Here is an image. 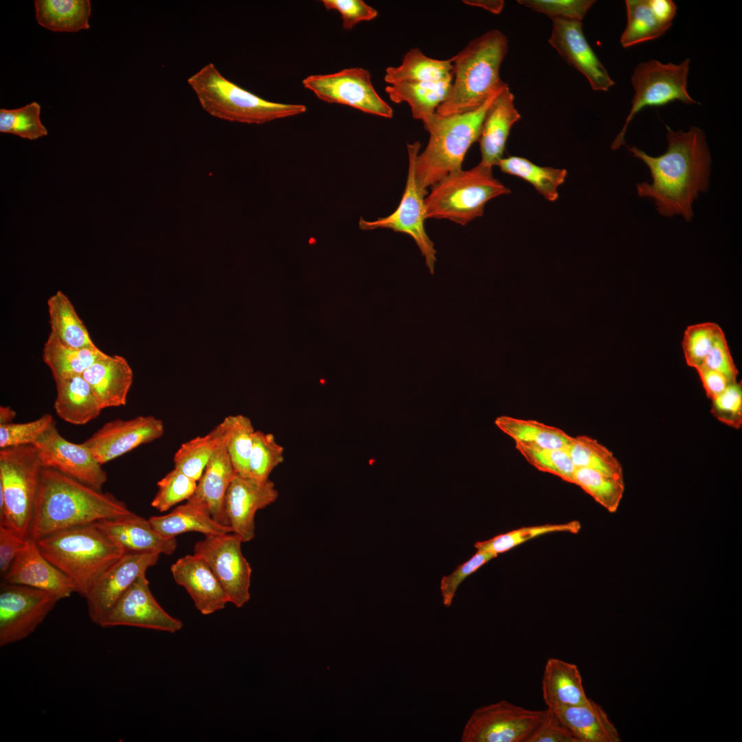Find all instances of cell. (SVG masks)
<instances>
[{"instance_id":"ee69618b","label":"cell","mask_w":742,"mask_h":742,"mask_svg":"<svg viewBox=\"0 0 742 742\" xmlns=\"http://www.w3.org/2000/svg\"><path fill=\"white\" fill-rule=\"evenodd\" d=\"M515 447L526 461L537 469L574 484L576 467L566 449L543 448L520 441H515Z\"/></svg>"},{"instance_id":"2e32d148","label":"cell","mask_w":742,"mask_h":742,"mask_svg":"<svg viewBox=\"0 0 742 742\" xmlns=\"http://www.w3.org/2000/svg\"><path fill=\"white\" fill-rule=\"evenodd\" d=\"M159 554L124 552L91 584L85 596L91 620L100 625L117 600L146 570L155 565Z\"/></svg>"},{"instance_id":"8992f818","label":"cell","mask_w":742,"mask_h":742,"mask_svg":"<svg viewBox=\"0 0 742 742\" xmlns=\"http://www.w3.org/2000/svg\"><path fill=\"white\" fill-rule=\"evenodd\" d=\"M187 82L201 108L219 119L261 124L304 113L306 106L267 100L225 78L212 63L190 76Z\"/></svg>"},{"instance_id":"f6af8a7d","label":"cell","mask_w":742,"mask_h":742,"mask_svg":"<svg viewBox=\"0 0 742 742\" xmlns=\"http://www.w3.org/2000/svg\"><path fill=\"white\" fill-rule=\"evenodd\" d=\"M41 106L32 102L14 109H0V132L35 140L47 135L40 118Z\"/></svg>"},{"instance_id":"d4e9b609","label":"cell","mask_w":742,"mask_h":742,"mask_svg":"<svg viewBox=\"0 0 742 742\" xmlns=\"http://www.w3.org/2000/svg\"><path fill=\"white\" fill-rule=\"evenodd\" d=\"M236 473L225 441L216 451L187 501L203 508L220 524L229 526L225 512V497Z\"/></svg>"},{"instance_id":"30bf717a","label":"cell","mask_w":742,"mask_h":742,"mask_svg":"<svg viewBox=\"0 0 742 742\" xmlns=\"http://www.w3.org/2000/svg\"><path fill=\"white\" fill-rule=\"evenodd\" d=\"M420 144L418 141L407 144L409 166L403 194L396 210L384 218L366 221L360 218L359 226L363 230L386 228L410 236L418 247L425 265L431 274L434 273L436 251L427 234L425 227L426 218L425 199L428 193L423 192L416 178L415 167Z\"/></svg>"},{"instance_id":"d590c367","label":"cell","mask_w":742,"mask_h":742,"mask_svg":"<svg viewBox=\"0 0 742 742\" xmlns=\"http://www.w3.org/2000/svg\"><path fill=\"white\" fill-rule=\"evenodd\" d=\"M495 424L515 441L543 448L567 449L573 438L559 428L534 420L502 416L496 418Z\"/></svg>"},{"instance_id":"ac0fdd59","label":"cell","mask_w":742,"mask_h":742,"mask_svg":"<svg viewBox=\"0 0 742 742\" xmlns=\"http://www.w3.org/2000/svg\"><path fill=\"white\" fill-rule=\"evenodd\" d=\"M164 433V425L160 419L153 416H139L106 423L83 443L102 465L159 438Z\"/></svg>"},{"instance_id":"9f6ffc18","label":"cell","mask_w":742,"mask_h":742,"mask_svg":"<svg viewBox=\"0 0 742 742\" xmlns=\"http://www.w3.org/2000/svg\"><path fill=\"white\" fill-rule=\"evenodd\" d=\"M702 366L721 373L730 383L737 382L739 371L724 333L715 342Z\"/></svg>"},{"instance_id":"f5cc1de1","label":"cell","mask_w":742,"mask_h":742,"mask_svg":"<svg viewBox=\"0 0 742 742\" xmlns=\"http://www.w3.org/2000/svg\"><path fill=\"white\" fill-rule=\"evenodd\" d=\"M495 557L497 556L493 554L477 550L474 555L458 566L452 573L443 576L440 581V591L444 606L449 607L451 605L458 587L465 578Z\"/></svg>"},{"instance_id":"7a4b0ae2","label":"cell","mask_w":742,"mask_h":742,"mask_svg":"<svg viewBox=\"0 0 742 742\" xmlns=\"http://www.w3.org/2000/svg\"><path fill=\"white\" fill-rule=\"evenodd\" d=\"M132 513L111 493L43 468L27 539L36 541L62 530Z\"/></svg>"},{"instance_id":"cb8c5ba5","label":"cell","mask_w":742,"mask_h":742,"mask_svg":"<svg viewBox=\"0 0 742 742\" xmlns=\"http://www.w3.org/2000/svg\"><path fill=\"white\" fill-rule=\"evenodd\" d=\"M520 117L514 104V95L507 85L488 107L482 122L477 139L481 164L490 168L498 165L503 158L510 128Z\"/></svg>"},{"instance_id":"1f68e13d","label":"cell","mask_w":742,"mask_h":742,"mask_svg":"<svg viewBox=\"0 0 742 742\" xmlns=\"http://www.w3.org/2000/svg\"><path fill=\"white\" fill-rule=\"evenodd\" d=\"M34 6L38 23L51 31L75 32L90 27L89 0H36Z\"/></svg>"},{"instance_id":"6125c7cd","label":"cell","mask_w":742,"mask_h":742,"mask_svg":"<svg viewBox=\"0 0 742 742\" xmlns=\"http://www.w3.org/2000/svg\"><path fill=\"white\" fill-rule=\"evenodd\" d=\"M16 412L9 406L0 407V425L12 423L15 418Z\"/></svg>"},{"instance_id":"db71d44e","label":"cell","mask_w":742,"mask_h":742,"mask_svg":"<svg viewBox=\"0 0 742 742\" xmlns=\"http://www.w3.org/2000/svg\"><path fill=\"white\" fill-rule=\"evenodd\" d=\"M525 742H578L571 730L558 715L547 708L537 726Z\"/></svg>"},{"instance_id":"ffe728a7","label":"cell","mask_w":742,"mask_h":742,"mask_svg":"<svg viewBox=\"0 0 742 742\" xmlns=\"http://www.w3.org/2000/svg\"><path fill=\"white\" fill-rule=\"evenodd\" d=\"M549 43L565 62L584 75L593 90L607 91L614 82L588 43L582 21L552 19Z\"/></svg>"},{"instance_id":"4316f807","label":"cell","mask_w":742,"mask_h":742,"mask_svg":"<svg viewBox=\"0 0 742 742\" xmlns=\"http://www.w3.org/2000/svg\"><path fill=\"white\" fill-rule=\"evenodd\" d=\"M541 688L543 701L552 710L581 705L589 700L578 666L555 657L546 662Z\"/></svg>"},{"instance_id":"681fc988","label":"cell","mask_w":742,"mask_h":742,"mask_svg":"<svg viewBox=\"0 0 742 742\" xmlns=\"http://www.w3.org/2000/svg\"><path fill=\"white\" fill-rule=\"evenodd\" d=\"M54 422L51 414H45L27 423L0 425V448L33 445Z\"/></svg>"},{"instance_id":"484cf974","label":"cell","mask_w":742,"mask_h":742,"mask_svg":"<svg viewBox=\"0 0 742 742\" xmlns=\"http://www.w3.org/2000/svg\"><path fill=\"white\" fill-rule=\"evenodd\" d=\"M102 409L125 405L133 374L127 361L118 355L98 359L82 374Z\"/></svg>"},{"instance_id":"680465c9","label":"cell","mask_w":742,"mask_h":742,"mask_svg":"<svg viewBox=\"0 0 742 742\" xmlns=\"http://www.w3.org/2000/svg\"><path fill=\"white\" fill-rule=\"evenodd\" d=\"M696 370L706 396L710 400L721 394L730 384L721 373L704 366H701Z\"/></svg>"},{"instance_id":"f907efd6","label":"cell","mask_w":742,"mask_h":742,"mask_svg":"<svg viewBox=\"0 0 742 742\" xmlns=\"http://www.w3.org/2000/svg\"><path fill=\"white\" fill-rule=\"evenodd\" d=\"M517 2L551 19L579 21L595 3L592 0H519Z\"/></svg>"},{"instance_id":"836d02e7","label":"cell","mask_w":742,"mask_h":742,"mask_svg":"<svg viewBox=\"0 0 742 742\" xmlns=\"http://www.w3.org/2000/svg\"><path fill=\"white\" fill-rule=\"evenodd\" d=\"M51 333L63 344L76 348H95L87 327L68 297L57 291L47 300Z\"/></svg>"},{"instance_id":"52a82bcc","label":"cell","mask_w":742,"mask_h":742,"mask_svg":"<svg viewBox=\"0 0 742 742\" xmlns=\"http://www.w3.org/2000/svg\"><path fill=\"white\" fill-rule=\"evenodd\" d=\"M510 190L493 175L492 168L479 163L454 172L431 186L425 196L426 218L448 219L465 225L482 216L486 203Z\"/></svg>"},{"instance_id":"5bb4252c","label":"cell","mask_w":742,"mask_h":742,"mask_svg":"<svg viewBox=\"0 0 742 742\" xmlns=\"http://www.w3.org/2000/svg\"><path fill=\"white\" fill-rule=\"evenodd\" d=\"M234 532L205 536L196 543L194 554L202 557L223 586L229 603L242 607L250 598L251 567Z\"/></svg>"},{"instance_id":"d6986e66","label":"cell","mask_w":742,"mask_h":742,"mask_svg":"<svg viewBox=\"0 0 742 742\" xmlns=\"http://www.w3.org/2000/svg\"><path fill=\"white\" fill-rule=\"evenodd\" d=\"M278 497L275 484L269 479L259 480L235 474L225 497V512L232 532L243 542L255 537V515Z\"/></svg>"},{"instance_id":"277c9868","label":"cell","mask_w":742,"mask_h":742,"mask_svg":"<svg viewBox=\"0 0 742 742\" xmlns=\"http://www.w3.org/2000/svg\"><path fill=\"white\" fill-rule=\"evenodd\" d=\"M502 89L477 109L449 116L435 113L423 122L429 138L425 150L417 155L415 167L416 181L423 192L428 193L429 187L462 169L466 153L479 138L488 107Z\"/></svg>"},{"instance_id":"6f0895ef","label":"cell","mask_w":742,"mask_h":742,"mask_svg":"<svg viewBox=\"0 0 742 742\" xmlns=\"http://www.w3.org/2000/svg\"><path fill=\"white\" fill-rule=\"evenodd\" d=\"M28 539L23 537L16 530L0 526V572L3 576L12 563L22 551Z\"/></svg>"},{"instance_id":"816d5d0a","label":"cell","mask_w":742,"mask_h":742,"mask_svg":"<svg viewBox=\"0 0 742 742\" xmlns=\"http://www.w3.org/2000/svg\"><path fill=\"white\" fill-rule=\"evenodd\" d=\"M711 413L722 423L734 429L742 426V385L740 382L729 384L712 398Z\"/></svg>"},{"instance_id":"f546056e","label":"cell","mask_w":742,"mask_h":742,"mask_svg":"<svg viewBox=\"0 0 742 742\" xmlns=\"http://www.w3.org/2000/svg\"><path fill=\"white\" fill-rule=\"evenodd\" d=\"M148 520L157 532L167 538H175L188 532H198L205 536L232 532L230 526L218 524L208 512L189 501L166 515L153 516Z\"/></svg>"},{"instance_id":"bcb514c9","label":"cell","mask_w":742,"mask_h":742,"mask_svg":"<svg viewBox=\"0 0 742 742\" xmlns=\"http://www.w3.org/2000/svg\"><path fill=\"white\" fill-rule=\"evenodd\" d=\"M723 333L720 326L714 322L688 326L682 342L686 364L695 369L702 366L715 342Z\"/></svg>"},{"instance_id":"9a60e30c","label":"cell","mask_w":742,"mask_h":742,"mask_svg":"<svg viewBox=\"0 0 742 742\" xmlns=\"http://www.w3.org/2000/svg\"><path fill=\"white\" fill-rule=\"evenodd\" d=\"M43 468L54 469L96 490L102 491L106 473L90 449L63 437L55 422L32 445Z\"/></svg>"},{"instance_id":"83f0119b","label":"cell","mask_w":742,"mask_h":742,"mask_svg":"<svg viewBox=\"0 0 742 742\" xmlns=\"http://www.w3.org/2000/svg\"><path fill=\"white\" fill-rule=\"evenodd\" d=\"M55 382L56 397L54 407L61 419L73 425H82L100 415L103 409L82 375Z\"/></svg>"},{"instance_id":"4dcf8cb0","label":"cell","mask_w":742,"mask_h":742,"mask_svg":"<svg viewBox=\"0 0 742 742\" xmlns=\"http://www.w3.org/2000/svg\"><path fill=\"white\" fill-rule=\"evenodd\" d=\"M453 74L439 82H404L385 87V92L395 103L407 102L412 117L425 122L445 100Z\"/></svg>"},{"instance_id":"7bdbcfd3","label":"cell","mask_w":742,"mask_h":742,"mask_svg":"<svg viewBox=\"0 0 742 742\" xmlns=\"http://www.w3.org/2000/svg\"><path fill=\"white\" fill-rule=\"evenodd\" d=\"M581 529L578 521L561 524H546L523 527L484 541H477L474 546L477 550H484L497 556L537 537L548 533L567 532L577 533Z\"/></svg>"},{"instance_id":"8d00e7d4","label":"cell","mask_w":742,"mask_h":742,"mask_svg":"<svg viewBox=\"0 0 742 742\" xmlns=\"http://www.w3.org/2000/svg\"><path fill=\"white\" fill-rule=\"evenodd\" d=\"M497 166L503 172L528 181L545 199L552 202L558 199V188L567 176L565 169L539 166L517 156L502 158Z\"/></svg>"},{"instance_id":"6da1fadb","label":"cell","mask_w":742,"mask_h":742,"mask_svg":"<svg viewBox=\"0 0 742 742\" xmlns=\"http://www.w3.org/2000/svg\"><path fill=\"white\" fill-rule=\"evenodd\" d=\"M666 128L668 147L664 154L653 157L636 146L628 148L647 166L652 178L651 183H637V193L651 199L660 215H681L689 222L693 202L709 186L710 153L701 128L693 126L686 132L675 131L667 125Z\"/></svg>"},{"instance_id":"d6a6232c","label":"cell","mask_w":742,"mask_h":742,"mask_svg":"<svg viewBox=\"0 0 742 742\" xmlns=\"http://www.w3.org/2000/svg\"><path fill=\"white\" fill-rule=\"evenodd\" d=\"M106 354L99 348H76L61 343L49 333L43 350V359L54 381L82 375L85 371Z\"/></svg>"},{"instance_id":"e0dca14e","label":"cell","mask_w":742,"mask_h":742,"mask_svg":"<svg viewBox=\"0 0 742 742\" xmlns=\"http://www.w3.org/2000/svg\"><path fill=\"white\" fill-rule=\"evenodd\" d=\"M100 626L136 627L173 633L182 629L183 622L161 607L150 590L144 573L120 596Z\"/></svg>"},{"instance_id":"ab89813d","label":"cell","mask_w":742,"mask_h":742,"mask_svg":"<svg viewBox=\"0 0 742 742\" xmlns=\"http://www.w3.org/2000/svg\"><path fill=\"white\" fill-rule=\"evenodd\" d=\"M566 450L576 468L592 469L624 480L623 469L619 460L596 439L585 435L573 437Z\"/></svg>"},{"instance_id":"f1b7e54d","label":"cell","mask_w":742,"mask_h":742,"mask_svg":"<svg viewBox=\"0 0 742 742\" xmlns=\"http://www.w3.org/2000/svg\"><path fill=\"white\" fill-rule=\"evenodd\" d=\"M578 742H620L614 724L601 706L591 699L585 704L553 710Z\"/></svg>"},{"instance_id":"ba28073f","label":"cell","mask_w":742,"mask_h":742,"mask_svg":"<svg viewBox=\"0 0 742 742\" xmlns=\"http://www.w3.org/2000/svg\"><path fill=\"white\" fill-rule=\"evenodd\" d=\"M43 466L32 445L0 451V492L5 511L0 526L27 538Z\"/></svg>"},{"instance_id":"7c38bea8","label":"cell","mask_w":742,"mask_h":742,"mask_svg":"<svg viewBox=\"0 0 742 742\" xmlns=\"http://www.w3.org/2000/svg\"><path fill=\"white\" fill-rule=\"evenodd\" d=\"M302 83L322 101L385 118L393 117L392 107L377 93L366 69L350 67L333 74L310 75Z\"/></svg>"},{"instance_id":"c3c4849f","label":"cell","mask_w":742,"mask_h":742,"mask_svg":"<svg viewBox=\"0 0 742 742\" xmlns=\"http://www.w3.org/2000/svg\"><path fill=\"white\" fill-rule=\"evenodd\" d=\"M158 489L151 506L159 512H166L194 493L197 482L177 469H172L157 484Z\"/></svg>"},{"instance_id":"9c48e42d","label":"cell","mask_w":742,"mask_h":742,"mask_svg":"<svg viewBox=\"0 0 742 742\" xmlns=\"http://www.w3.org/2000/svg\"><path fill=\"white\" fill-rule=\"evenodd\" d=\"M690 61L686 58L679 64H673L651 60L636 66L631 78L634 90L631 108L622 128L611 144L613 150L625 144L629 124L643 109L660 106L674 101L686 104L697 103L687 91Z\"/></svg>"},{"instance_id":"94428289","label":"cell","mask_w":742,"mask_h":742,"mask_svg":"<svg viewBox=\"0 0 742 742\" xmlns=\"http://www.w3.org/2000/svg\"><path fill=\"white\" fill-rule=\"evenodd\" d=\"M463 2L468 5L482 7L495 14H499L504 4V1L466 0Z\"/></svg>"},{"instance_id":"11a10c76","label":"cell","mask_w":742,"mask_h":742,"mask_svg":"<svg viewBox=\"0 0 742 742\" xmlns=\"http://www.w3.org/2000/svg\"><path fill=\"white\" fill-rule=\"evenodd\" d=\"M328 10H336L341 16L344 30H352L361 21L375 19L378 12L362 0H322Z\"/></svg>"},{"instance_id":"7dc6e473","label":"cell","mask_w":742,"mask_h":742,"mask_svg":"<svg viewBox=\"0 0 742 742\" xmlns=\"http://www.w3.org/2000/svg\"><path fill=\"white\" fill-rule=\"evenodd\" d=\"M284 448L271 434L255 431L249 462V477L269 479L272 471L284 461Z\"/></svg>"},{"instance_id":"91938a15","label":"cell","mask_w":742,"mask_h":742,"mask_svg":"<svg viewBox=\"0 0 742 742\" xmlns=\"http://www.w3.org/2000/svg\"><path fill=\"white\" fill-rule=\"evenodd\" d=\"M650 2L658 17L671 26L677 10L675 3L671 0H650Z\"/></svg>"},{"instance_id":"f35d334b","label":"cell","mask_w":742,"mask_h":742,"mask_svg":"<svg viewBox=\"0 0 742 742\" xmlns=\"http://www.w3.org/2000/svg\"><path fill=\"white\" fill-rule=\"evenodd\" d=\"M223 440L224 430L220 423L207 434L182 444L174 456L175 469L198 482Z\"/></svg>"},{"instance_id":"3957f363","label":"cell","mask_w":742,"mask_h":742,"mask_svg":"<svg viewBox=\"0 0 742 742\" xmlns=\"http://www.w3.org/2000/svg\"><path fill=\"white\" fill-rule=\"evenodd\" d=\"M507 51L506 36L498 30H489L470 41L451 58L455 78L436 113L449 116L473 110L506 87L499 77V68Z\"/></svg>"},{"instance_id":"603a6c76","label":"cell","mask_w":742,"mask_h":742,"mask_svg":"<svg viewBox=\"0 0 742 742\" xmlns=\"http://www.w3.org/2000/svg\"><path fill=\"white\" fill-rule=\"evenodd\" d=\"M93 524L124 552H149L172 554L177 543L157 532L148 519L133 512L126 516L105 519Z\"/></svg>"},{"instance_id":"60d3db41","label":"cell","mask_w":742,"mask_h":742,"mask_svg":"<svg viewBox=\"0 0 742 742\" xmlns=\"http://www.w3.org/2000/svg\"><path fill=\"white\" fill-rule=\"evenodd\" d=\"M224 441L236 474L249 477V462L255 432L251 420L243 415L228 416L221 423Z\"/></svg>"},{"instance_id":"4fadbf2b","label":"cell","mask_w":742,"mask_h":742,"mask_svg":"<svg viewBox=\"0 0 742 742\" xmlns=\"http://www.w3.org/2000/svg\"><path fill=\"white\" fill-rule=\"evenodd\" d=\"M543 710H534L506 700L475 709L466 721L462 742H525L540 721Z\"/></svg>"},{"instance_id":"5b68a950","label":"cell","mask_w":742,"mask_h":742,"mask_svg":"<svg viewBox=\"0 0 742 742\" xmlns=\"http://www.w3.org/2000/svg\"><path fill=\"white\" fill-rule=\"evenodd\" d=\"M41 553L69 577L85 597L93 582L124 553L93 524L62 530L36 541Z\"/></svg>"},{"instance_id":"44dd1931","label":"cell","mask_w":742,"mask_h":742,"mask_svg":"<svg viewBox=\"0 0 742 742\" xmlns=\"http://www.w3.org/2000/svg\"><path fill=\"white\" fill-rule=\"evenodd\" d=\"M1 581L54 592L62 598L77 593L75 583L41 553L36 541L29 539Z\"/></svg>"},{"instance_id":"e575fe53","label":"cell","mask_w":742,"mask_h":742,"mask_svg":"<svg viewBox=\"0 0 742 742\" xmlns=\"http://www.w3.org/2000/svg\"><path fill=\"white\" fill-rule=\"evenodd\" d=\"M453 74L451 59L437 60L418 48L405 53L398 67H387L384 80L388 85L404 82H439Z\"/></svg>"},{"instance_id":"8fae6325","label":"cell","mask_w":742,"mask_h":742,"mask_svg":"<svg viewBox=\"0 0 742 742\" xmlns=\"http://www.w3.org/2000/svg\"><path fill=\"white\" fill-rule=\"evenodd\" d=\"M61 599L54 592L1 581L0 647L30 636Z\"/></svg>"},{"instance_id":"b9f144b4","label":"cell","mask_w":742,"mask_h":742,"mask_svg":"<svg viewBox=\"0 0 742 742\" xmlns=\"http://www.w3.org/2000/svg\"><path fill=\"white\" fill-rule=\"evenodd\" d=\"M574 484L581 487L609 513L616 512L625 492L624 480L588 468L575 469Z\"/></svg>"},{"instance_id":"7402d4cb","label":"cell","mask_w":742,"mask_h":742,"mask_svg":"<svg viewBox=\"0 0 742 742\" xmlns=\"http://www.w3.org/2000/svg\"><path fill=\"white\" fill-rule=\"evenodd\" d=\"M176 583L188 592L196 608L210 615L225 608L228 597L205 561L197 554L179 558L170 567Z\"/></svg>"},{"instance_id":"74e56055","label":"cell","mask_w":742,"mask_h":742,"mask_svg":"<svg viewBox=\"0 0 742 742\" xmlns=\"http://www.w3.org/2000/svg\"><path fill=\"white\" fill-rule=\"evenodd\" d=\"M625 4L627 23L620 40L624 48L656 39L670 28L658 17L650 0H627Z\"/></svg>"}]
</instances>
